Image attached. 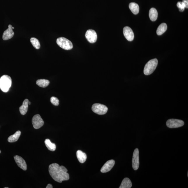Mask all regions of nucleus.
Listing matches in <instances>:
<instances>
[{
	"mask_svg": "<svg viewBox=\"0 0 188 188\" xmlns=\"http://www.w3.org/2000/svg\"><path fill=\"white\" fill-rule=\"evenodd\" d=\"M49 171L52 178L55 181L60 183H61L63 181L68 180L69 179L67 169L64 166H60L56 163L50 165Z\"/></svg>",
	"mask_w": 188,
	"mask_h": 188,
	"instance_id": "f257e3e1",
	"label": "nucleus"
},
{
	"mask_svg": "<svg viewBox=\"0 0 188 188\" xmlns=\"http://www.w3.org/2000/svg\"><path fill=\"white\" fill-rule=\"evenodd\" d=\"M11 85L12 79L10 76L4 75L1 77L0 78V88L3 92H8Z\"/></svg>",
	"mask_w": 188,
	"mask_h": 188,
	"instance_id": "f03ea898",
	"label": "nucleus"
},
{
	"mask_svg": "<svg viewBox=\"0 0 188 188\" xmlns=\"http://www.w3.org/2000/svg\"><path fill=\"white\" fill-rule=\"evenodd\" d=\"M158 64V60L154 59L149 61L145 66L144 73L146 75L151 74L155 70Z\"/></svg>",
	"mask_w": 188,
	"mask_h": 188,
	"instance_id": "7ed1b4c3",
	"label": "nucleus"
},
{
	"mask_svg": "<svg viewBox=\"0 0 188 188\" xmlns=\"http://www.w3.org/2000/svg\"><path fill=\"white\" fill-rule=\"evenodd\" d=\"M57 44L62 49L65 50H71L73 48V45L71 41L65 38L60 37L57 40Z\"/></svg>",
	"mask_w": 188,
	"mask_h": 188,
	"instance_id": "20e7f679",
	"label": "nucleus"
},
{
	"mask_svg": "<svg viewBox=\"0 0 188 188\" xmlns=\"http://www.w3.org/2000/svg\"><path fill=\"white\" fill-rule=\"evenodd\" d=\"M92 110L95 113L102 115L106 113L108 108L104 105L100 103H95L92 105Z\"/></svg>",
	"mask_w": 188,
	"mask_h": 188,
	"instance_id": "39448f33",
	"label": "nucleus"
},
{
	"mask_svg": "<svg viewBox=\"0 0 188 188\" xmlns=\"http://www.w3.org/2000/svg\"><path fill=\"white\" fill-rule=\"evenodd\" d=\"M184 124V122L183 121L178 119H169L166 122V126L170 128H179L183 126Z\"/></svg>",
	"mask_w": 188,
	"mask_h": 188,
	"instance_id": "423d86ee",
	"label": "nucleus"
},
{
	"mask_svg": "<svg viewBox=\"0 0 188 188\" xmlns=\"http://www.w3.org/2000/svg\"><path fill=\"white\" fill-rule=\"evenodd\" d=\"M32 122L34 128L36 129L41 128L44 124V122L39 114L33 116Z\"/></svg>",
	"mask_w": 188,
	"mask_h": 188,
	"instance_id": "0eeeda50",
	"label": "nucleus"
},
{
	"mask_svg": "<svg viewBox=\"0 0 188 188\" xmlns=\"http://www.w3.org/2000/svg\"><path fill=\"white\" fill-rule=\"evenodd\" d=\"M86 38L91 43H95L97 39V35L96 32L93 29H89L85 34Z\"/></svg>",
	"mask_w": 188,
	"mask_h": 188,
	"instance_id": "6e6552de",
	"label": "nucleus"
},
{
	"mask_svg": "<svg viewBox=\"0 0 188 188\" xmlns=\"http://www.w3.org/2000/svg\"><path fill=\"white\" fill-rule=\"evenodd\" d=\"M139 166V151L138 148H136L133 153L132 159V166L133 169L136 171L138 169Z\"/></svg>",
	"mask_w": 188,
	"mask_h": 188,
	"instance_id": "1a4fd4ad",
	"label": "nucleus"
},
{
	"mask_svg": "<svg viewBox=\"0 0 188 188\" xmlns=\"http://www.w3.org/2000/svg\"><path fill=\"white\" fill-rule=\"evenodd\" d=\"M124 36L129 41H132L134 38V33L131 29L129 27H124L123 30Z\"/></svg>",
	"mask_w": 188,
	"mask_h": 188,
	"instance_id": "9d476101",
	"label": "nucleus"
},
{
	"mask_svg": "<svg viewBox=\"0 0 188 188\" xmlns=\"http://www.w3.org/2000/svg\"><path fill=\"white\" fill-rule=\"evenodd\" d=\"M14 160L17 166L24 171L27 169V165L26 161L22 157L18 155H15L14 157Z\"/></svg>",
	"mask_w": 188,
	"mask_h": 188,
	"instance_id": "9b49d317",
	"label": "nucleus"
},
{
	"mask_svg": "<svg viewBox=\"0 0 188 188\" xmlns=\"http://www.w3.org/2000/svg\"><path fill=\"white\" fill-rule=\"evenodd\" d=\"M115 164V161L113 160H111L107 161L104 164L101 169L102 173H106L110 171L112 169Z\"/></svg>",
	"mask_w": 188,
	"mask_h": 188,
	"instance_id": "f8f14e48",
	"label": "nucleus"
},
{
	"mask_svg": "<svg viewBox=\"0 0 188 188\" xmlns=\"http://www.w3.org/2000/svg\"><path fill=\"white\" fill-rule=\"evenodd\" d=\"M13 27L11 25L9 24L8 28L3 32V40H8L11 39L14 35V33L13 30Z\"/></svg>",
	"mask_w": 188,
	"mask_h": 188,
	"instance_id": "ddd939ff",
	"label": "nucleus"
},
{
	"mask_svg": "<svg viewBox=\"0 0 188 188\" xmlns=\"http://www.w3.org/2000/svg\"><path fill=\"white\" fill-rule=\"evenodd\" d=\"M77 158L81 164L85 162L87 159L86 154L80 150H78L76 152Z\"/></svg>",
	"mask_w": 188,
	"mask_h": 188,
	"instance_id": "4468645a",
	"label": "nucleus"
},
{
	"mask_svg": "<svg viewBox=\"0 0 188 188\" xmlns=\"http://www.w3.org/2000/svg\"><path fill=\"white\" fill-rule=\"evenodd\" d=\"M29 102V101L28 99L24 100L23 101L22 105L19 108L20 112L22 115H24L27 112Z\"/></svg>",
	"mask_w": 188,
	"mask_h": 188,
	"instance_id": "2eb2a0df",
	"label": "nucleus"
},
{
	"mask_svg": "<svg viewBox=\"0 0 188 188\" xmlns=\"http://www.w3.org/2000/svg\"><path fill=\"white\" fill-rule=\"evenodd\" d=\"M21 134V132L20 131H17L14 135L10 136L8 138V141L10 143L16 142L19 139Z\"/></svg>",
	"mask_w": 188,
	"mask_h": 188,
	"instance_id": "dca6fc26",
	"label": "nucleus"
},
{
	"mask_svg": "<svg viewBox=\"0 0 188 188\" xmlns=\"http://www.w3.org/2000/svg\"><path fill=\"white\" fill-rule=\"evenodd\" d=\"M149 17L150 20L154 21L157 20L158 17V12L155 8H152L150 10Z\"/></svg>",
	"mask_w": 188,
	"mask_h": 188,
	"instance_id": "f3484780",
	"label": "nucleus"
},
{
	"mask_svg": "<svg viewBox=\"0 0 188 188\" xmlns=\"http://www.w3.org/2000/svg\"><path fill=\"white\" fill-rule=\"evenodd\" d=\"M132 186L131 181L128 178H125L123 179L120 188H130Z\"/></svg>",
	"mask_w": 188,
	"mask_h": 188,
	"instance_id": "a211bd4d",
	"label": "nucleus"
},
{
	"mask_svg": "<svg viewBox=\"0 0 188 188\" xmlns=\"http://www.w3.org/2000/svg\"><path fill=\"white\" fill-rule=\"evenodd\" d=\"M129 8L132 13L135 15L139 13V7L138 5L135 3H130L129 5Z\"/></svg>",
	"mask_w": 188,
	"mask_h": 188,
	"instance_id": "6ab92c4d",
	"label": "nucleus"
},
{
	"mask_svg": "<svg viewBox=\"0 0 188 188\" xmlns=\"http://www.w3.org/2000/svg\"><path fill=\"white\" fill-rule=\"evenodd\" d=\"M45 144L48 149L51 151H54L56 150V145L52 143L49 139H46L45 141Z\"/></svg>",
	"mask_w": 188,
	"mask_h": 188,
	"instance_id": "aec40b11",
	"label": "nucleus"
},
{
	"mask_svg": "<svg viewBox=\"0 0 188 188\" xmlns=\"http://www.w3.org/2000/svg\"><path fill=\"white\" fill-rule=\"evenodd\" d=\"M167 29V26L166 23H162L158 27L157 30V35H161L165 32Z\"/></svg>",
	"mask_w": 188,
	"mask_h": 188,
	"instance_id": "412c9836",
	"label": "nucleus"
},
{
	"mask_svg": "<svg viewBox=\"0 0 188 188\" xmlns=\"http://www.w3.org/2000/svg\"><path fill=\"white\" fill-rule=\"evenodd\" d=\"M50 81L45 79H40L37 80L36 84L39 87H46L49 85Z\"/></svg>",
	"mask_w": 188,
	"mask_h": 188,
	"instance_id": "4be33fe9",
	"label": "nucleus"
},
{
	"mask_svg": "<svg viewBox=\"0 0 188 188\" xmlns=\"http://www.w3.org/2000/svg\"><path fill=\"white\" fill-rule=\"evenodd\" d=\"M30 41L32 45L36 49H40L41 45L40 42H39L38 39L32 37L30 39Z\"/></svg>",
	"mask_w": 188,
	"mask_h": 188,
	"instance_id": "5701e85b",
	"label": "nucleus"
},
{
	"mask_svg": "<svg viewBox=\"0 0 188 188\" xmlns=\"http://www.w3.org/2000/svg\"><path fill=\"white\" fill-rule=\"evenodd\" d=\"M177 6L180 12H183L185 10V6L182 1H179L177 3Z\"/></svg>",
	"mask_w": 188,
	"mask_h": 188,
	"instance_id": "b1692460",
	"label": "nucleus"
},
{
	"mask_svg": "<svg viewBox=\"0 0 188 188\" xmlns=\"http://www.w3.org/2000/svg\"><path fill=\"white\" fill-rule=\"evenodd\" d=\"M50 101L53 105L55 106H58L59 105V101L58 98L55 97V96H52L51 98Z\"/></svg>",
	"mask_w": 188,
	"mask_h": 188,
	"instance_id": "393cba45",
	"label": "nucleus"
},
{
	"mask_svg": "<svg viewBox=\"0 0 188 188\" xmlns=\"http://www.w3.org/2000/svg\"><path fill=\"white\" fill-rule=\"evenodd\" d=\"M182 2L184 3L185 6V8H188V0H182Z\"/></svg>",
	"mask_w": 188,
	"mask_h": 188,
	"instance_id": "a878e982",
	"label": "nucleus"
},
{
	"mask_svg": "<svg viewBox=\"0 0 188 188\" xmlns=\"http://www.w3.org/2000/svg\"><path fill=\"white\" fill-rule=\"evenodd\" d=\"M53 186L51 184H48L47 186H46V188H52Z\"/></svg>",
	"mask_w": 188,
	"mask_h": 188,
	"instance_id": "bb28decb",
	"label": "nucleus"
},
{
	"mask_svg": "<svg viewBox=\"0 0 188 188\" xmlns=\"http://www.w3.org/2000/svg\"><path fill=\"white\" fill-rule=\"evenodd\" d=\"M31 102H29L28 105H31Z\"/></svg>",
	"mask_w": 188,
	"mask_h": 188,
	"instance_id": "cd10ccee",
	"label": "nucleus"
},
{
	"mask_svg": "<svg viewBox=\"0 0 188 188\" xmlns=\"http://www.w3.org/2000/svg\"><path fill=\"white\" fill-rule=\"evenodd\" d=\"M1 153V150H0V153Z\"/></svg>",
	"mask_w": 188,
	"mask_h": 188,
	"instance_id": "c85d7f7f",
	"label": "nucleus"
},
{
	"mask_svg": "<svg viewBox=\"0 0 188 188\" xmlns=\"http://www.w3.org/2000/svg\"><path fill=\"white\" fill-rule=\"evenodd\" d=\"M5 188H8V187H5Z\"/></svg>",
	"mask_w": 188,
	"mask_h": 188,
	"instance_id": "c756f323",
	"label": "nucleus"
}]
</instances>
